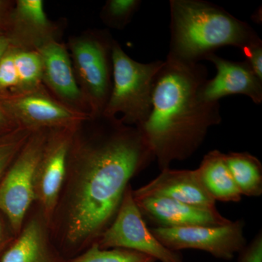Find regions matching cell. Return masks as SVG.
<instances>
[{"label": "cell", "instance_id": "6da1fadb", "mask_svg": "<svg viewBox=\"0 0 262 262\" xmlns=\"http://www.w3.org/2000/svg\"><path fill=\"white\" fill-rule=\"evenodd\" d=\"M76 130L50 225L53 244L70 258L97 242L120 209L131 179L155 160L141 131L117 117L89 119Z\"/></svg>", "mask_w": 262, "mask_h": 262}, {"label": "cell", "instance_id": "7a4b0ae2", "mask_svg": "<svg viewBox=\"0 0 262 262\" xmlns=\"http://www.w3.org/2000/svg\"><path fill=\"white\" fill-rule=\"evenodd\" d=\"M208 70L199 62L167 56L155 78L152 106L146 121L138 127L158 162L160 170L176 160L190 158L208 130L220 125V102L201 96Z\"/></svg>", "mask_w": 262, "mask_h": 262}, {"label": "cell", "instance_id": "3957f363", "mask_svg": "<svg viewBox=\"0 0 262 262\" xmlns=\"http://www.w3.org/2000/svg\"><path fill=\"white\" fill-rule=\"evenodd\" d=\"M170 42L168 56L199 62L219 48L239 49L261 41L246 22L203 0H170Z\"/></svg>", "mask_w": 262, "mask_h": 262}, {"label": "cell", "instance_id": "277c9868", "mask_svg": "<svg viewBox=\"0 0 262 262\" xmlns=\"http://www.w3.org/2000/svg\"><path fill=\"white\" fill-rule=\"evenodd\" d=\"M112 60L113 86L102 115L114 117L121 114L124 123L140 127L151 113L155 80L164 61H136L115 40Z\"/></svg>", "mask_w": 262, "mask_h": 262}, {"label": "cell", "instance_id": "5b68a950", "mask_svg": "<svg viewBox=\"0 0 262 262\" xmlns=\"http://www.w3.org/2000/svg\"><path fill=\"white\" fill-rule=\"evenodd\" d=\"M114 41L108 32L98 30L69 39L67 48L91 119L103 115L111 94Z\"/></svg>", "mask_w": 262, "mask_h": 262}, {"label": "cell", "instance_id": "8992f818", "mask_svg": "<svg viewBox=\"0 0 262 262\" xmlns=\"http://www.w3.org/2000/svg\"><path fill=\"white\" fill-rule=\"evenodd\" d=\"M49 130L33 131L0 181V213L15 236L35 203L34 175Z\"/></svg>", "mask_w": 262, "mask_h": 262}, {"label": "cell", "instance_id": "52a82bcc", "mask_svg": "<svg viewBox=\"0 0 262 262\" xmlns=\"http://www.w3.org/2000/svg\"><path fill=\"white\" fill-rule=\"evenodd\" d=\"M96 244L100 248H121L138 251L160 262H183L182 255L165 248L147 227L136 204L131 185L111 225Z\"/></svg>", "mask_w": 262, "mask_h": 262}, {"label": "cell", "instance_id": "ba28073f", "mask_svg": "<svg viewBox=\"0 0 262 262\" xmlns=\"http://www.w3.org/2000/svg\"><path fill=\"white\" fill-rule=\"evenodd\" d=\"M243 220L217 227H196L150 229L155 237L173 251L194 249L206 251L221 259L231 260L246 246Z\"/></svg>", "mask_w": 262, "mask_h": 262}, {"label": "cell", "instance_id": "9c48e42d", "mask_svg": "<svg viewBox=\"0 0 262 262\" xmlns=\"http://www.w3.org/2000/svg\"><path fill=\"white\" fill-rule=\"evenodd\" d=\"M78 126L48 130L47 139L36 168L34 184L35 203L48 227L64 182L69 151Z\"/></svg>", "mask_w": 262, "mask_h": 262}, {"label": "cell", "instance_id": "30bf717a", "mask_svg": "<svg viewBox=\"0 0 262 262\" xmlns=\"http://www.w3.org/2000/svg\"><path fill=\"white\" fill-rule=\"evenodd\" d=\"M0 105L18 126L32 131L78 126L91 119L60 102L46 88L0 100Z\"/></svg>", "mask_w": 262, "mask_h": 262}, {"label": "cell", "instance_id": "8fae6325", "mask_svg": "<svg viewBox=\"0 0 262 262\" xmlns=\"http://www.w3.org/2000/svg\"><path fill=\"white\" fill-rule=\"evenodd\" d=\"M37 51L42 63L43 84L48 92L68 107L91 117L67 46L59 40H53Z\"/></svg>", "mask_w": 262, "mask_h": 262}, {"label": "cell", "instance_id": "7c38bea8", "mask_svg": "<svg viewBox=\"0 0 262 262\" xmlns=\"http://www.w3.org/2000/svg\"><path fill=\"white\" fill-rule=\"evenodd\" d=\"M135 200L144 219L155 227H217L229 225L232 221L215 209L202 208L163 196H149Z\"/></svg>", "mask_w": 262, "mask_h": 262}, {"label": "cell", "instance_id": "4fadbf2b", "mask_svg": "<svg viewBox=\"0 0 262 262\" xmlns=\"http://www.w3.org/2000/svg\"><path fill=\"white\" fill-rule=\"evenodd\" d=\"M214 64L216 75L208 79L201 89V96L209 102H219L229 95L248 96L256 104L262 102V80L246 61H233L217 56L215 53L205 58Z\"/></svg>", "mask_w": 262, "mask_h": 262}, {"label": "cell", "instance_id": "5bb4252c", "mask_svg": "<svg viewBox=\"0 0 262 262\" xmlns=\"http://www.w3.org/2000/svg\"><path fill=\"white\" fill-rule=\"evenodd\" d=\"M42 0H16L6 35L11 46L37 51L46 43L58 40L60 26L48 18Z\"/></svg>", "mask_w": 262, "mask_h": 262}, {"label": "cell", "instance_id": "9a60e30c", "mask_svg": "<svg viewBox=\"0 0 262 262\" xmlns=\"http://www.w3.org/2000/svg\"><path fill=\"white\" fill-rule=\"evenodd\" d=\"M134 199L163 196L175 201L215 209V201L203 185L198 170L166 168L156 178L134 190Z\"/></svg>", "mask_w": 262, "mask_h": 262}, {"label": "cell", "instance_id": "2e32d148", "mask_svg": "<svg viewBox=\"0 0 262 262\" xmlns=\"http://www.w3.org/2000/svg\"><path fill=\"white\" fill-rule=\"evenodd\" d=\"M67 261L53 244L47 222L38 206L32 215L27 216L21 230L0 260V262Z\"/></svg>", "mask_w": 262, "mask_h": 262}, {"label": "cell", "instance_id": "e0dca14e", "mask_svg": "<svg viewBox=\"0 0 262 262\" xmlns=\"http://www.w3.org/2000/svg\"><path fill=\"white\" fill-rule=\"evenodd\" d=\"M225 155L217 149L209 151L196 170L203 185L215 202L238 203L242 200V194L227 168Z\"/></svg>", "mask_w": 262, "mask_h": 262}, {"label": "cell", "instance_id": "ac0fdd59", "mask_svg": "<svg viewBox=\"0 0 262 262\" xmlns=\"http://www.w3.org/2000/svg\"><path fill=\"white\" fill-rule=\"evenodd\" d=\"M225 162L241 194L260 196L262 194V165L248 152L225 154Z\"/></svg>", "mask_w": 262, "mask_h": 262}, {"label": "cell", "instance_id": "d6986e66", "mask_svg": "<svg viewBox=\"0 0 262 262\" xmlns=\"http://www.w3.org/2000/svg\"><path fill=\"white\" fill-rule=\"evenodd\" d=\"M12 47L20 82V96L46 89L42 82V63L38 52L13 46Z\"/></svg>", "mask_w": 262, "mask_h": 262}, {"label": "cell", "instance_id": "ffe728a7", "mask_svg": "<svg viewBox=\"0 0 262 262\" xmlns=\"http://www.w3.org/2000/svg\"><path fill=\"white\" fill-rule=\"evenodd\" d=\"M67 262H157L151 256L125 248H100L98 245H91L87 250Z\"/></svg>", "mask_w": 262, "mask_h": 262}, {"label": "cell", "instance_id": "44dd1931", "mask_svg": "<svg viewBox=\"0 0 262 262\" xmlns=\"http://www.w3.org/2000/svg\"><path fill=\"white\" fill-rule=\"evenodd\" d=\"M141 0H108L103 5L100 18L110 28L123 29L139 10Z\"/></svg>", "mask_w": 262, "mask_h": 262}, {"label": "cell", "instance_id": "7402d4cb", "mask_svg": "<svg viewBox=\"0 0 262 262\" xmlns=\"http://www.w3.org/2000/svg\"><path fill=\"white\" fill-rule=\"evenodd\" d=\"M33 131L18 126L0 134V181L14 161Z\"/></svg>", "mask_w": 262, "mask_h": 262}, {"label": "cell", "instance_id": "603a6c76", "mask_svg": "<svg viewBox=\"0 0 262 262\" xmlns=\"http://www.w3.org/2000/svg\"><path fill=\"white\" fill-rule=\"evenodd\" d=\"M20 95V82L12 46L0 60V100Z\"/></svg>", "mask_w": 262, "mask_h": 262}, {"label": "cell", "instance_id": "cb8c5ba5", "mask_svg": "<svg viewBox=\"0 0 262 262\" xmlns=\"http://www.w3.org/2000/svg\"><path fill=\"white\" fill-rule=\"evenodd\" d=\"M241 51L251 70L262 80V41L247 46Z\"/></svg>", "mask_w": 262, "mask_h": 262}, {"label": "cell", "instance_id": "d4e9b609", "mask_svg": "<svg viewBox=\"0 0 262 262\" xmlns=\"http://www.w3.org/2000/svg\"><path fill=\"white\" fill-rule=\"evenodd\" d=\"M239 253L238 262H262L261 231Z\"/></svg>", "mask_w": 262, "mask_h": 262}, {"label": "cell", "instance_id": "484cf974", "mask_svg": "<svg viewBox=\"0 0 262 262\" xmlns=\"http://www.w3.org/2000/svg\"><path fill=\"white\" fill-rule=\"evenodd\" d=\"M15 1L0 0V35H6Z\"/></svg>", "mask_w": 262, "mask_h": 262}, {"label": "cell", "instance_id": "4316f807", "mask_svg": "<svg viewBox=\"0 0 262 262\" xmlns=\"http://www.w3.org/2000/svg\"><path fill=\"white\" fill-rule=\"evenodd\" d=\"M17 127V124L0 105V134L13 130Z\"/></svg>", "mask_w": 262, "mask_h": 262}, {"label": "cell", "instance_id": "83f0119b", "mask_svg": "<svg viewBox=\"0 0 262 262\" xmlns=\"http://www.w3.org/2000/svg\"><path fill=\"white\" fill-rule=\"evenodd\" d=\"M11 46L9 38L7 35H0V60L4 56Z\"/></svg>", "mask_w": 262, "mask_h": 262}, {"label": "cell", "instance_id": "f1b7e54d", "mask_svg": "<svg viewBox=\"0 0 262 262\" xmlns=\"http://www.w3.org/2000/svg\"><path fill=\"white\" fill-rule=\"evenodd\" d=\"M4 231V225H3V222H2V220H0V246L3 244V237H4L5 233Z\"/></svg>", "mask_w": 262, "mask_h": 262}]
</instances>
